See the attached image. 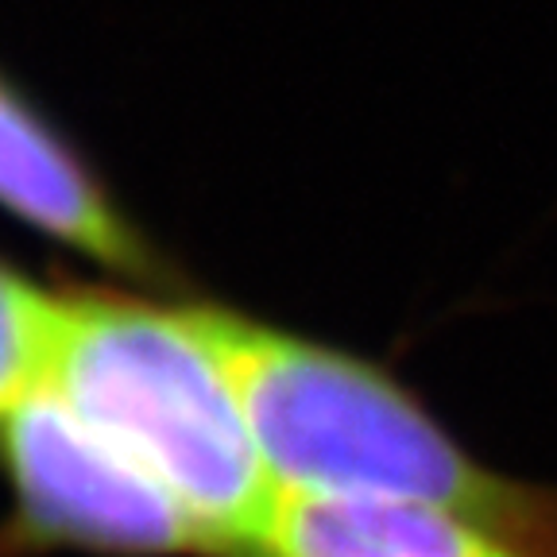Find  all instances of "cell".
Returning a JSON list of instances; mask_svg holds the SVG:
<instances>
[{
  "instance_id": "4",
  "label": "cell",
  "mask_w": 557,
  "mask_h": 557,
  "mask_svg": "<svg viewBox=\"0 0 557 557\" xmlns=\"http://www.w3.org/2000/svg\"><path fill=\"white\" fill-rule=\"evenodd\" d=\"M0 206L104 268L148 275L151 256L86 159L0 74Z\"/></svg>"
},
{
  "instance_id": "2",
  "label": "cell",
  "mask_w": 557,
  "mask_h": 557,
  "mask_svg": "<svg viewBox=\"0 0 557 557\" xmlns=\"http://www.w3.org/2000/svg\"><path fill=\"white\" fill-rule=\"evenodd\" d=\"M47 387L151 472L213 554L260 557L287 492L186 306L59 295Z\"/></svg>"
},
{
  "instance_id": "3",
  "label": "cell",
  "mask_w": 557,
  "mask_h": 557,
  "mask_svg": "<svg viewBox=\"0 0 557 557\" xmlns=\"http://www.w3.org/2000/svg\"><path fill=\"white\" fill-rule=\"evenodd\" d=\"M0 461L44 539L116 557L213 554L186 507L47 383L0 422Z\"/></svg>"
},
{
  "instance_id": "6",
  "label": "cell",
  "mask_w": 557,
  "mask_h": 557,
  "mask_svg": "<svg viewBox=\"0 0 557 557\" xmlns=\"http://www.w3.org/2000/svg\"><path fill=\"white\" fill-rule=\"evenodd\" d=\"M59 295L0 263V422L47 383Z\"/></svg>"
},
{
  "instance_id": "5",
  "label": "cell",
  "mask_w": 557,
  "mask_h": 557,
  "mask_svg": "<svg viewBox=\"0 0 557 557\" xmlns=\"http://www.w3.org/2000/svg\"><path fill=\"white\" fill-rule=\"evenodd\" d=\"M260 557H542L472 519L380 499L283 496Z\"/></svg>"
},
{
  "instance_id": "1",
  "label": "cell",
  "mask_w": 557,
  "mask_h": 557,
  "mask_svg": "<svg viewBox=\"0 0 557 557\" xmlns=\"http://www.w3.org/2000/svg\"><path fill=\"white\" fill-rule=\"evenodd\" d=\"M190 313L283 492L434 507L557 557V487L480 465L392 375L240 313Z\"/></svg>"
}]
</instances>
